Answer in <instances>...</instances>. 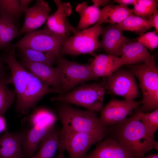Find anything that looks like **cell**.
Wrapping results in <instances>:
<instances>
[{"label":"cell","instance_id":"cell-15","mask_svg":"<svg viewBox=\"0 0 158 158\" xmlns=\"http://www.w3.org/2000/svg\"><path fill=\"white\" fill-rule=\"evenodd\" d=\"M51 8L48 3L44 0H37L35 4L28 8L25 13L24 21L19 35L35 30L47 20Z\"/></svg>","mask_w":158,"mask_h":158},{"label":"cell","instance_id":"cell-18","mask_svg":"<svg viewBox=\"0 0 158 158\" xmlns=\"http://www.w3.org/2000/svg\"><path fill=\"white\" fill-rule=\"evenodd\" d=\"M84 158H136L113 138L107 139Z\"/></svg>","mask_w":158,"mask_h":158},{"label":"cell","instance_id":"cell-39","mask_svg":"<svg viewBox=\"0 0 158 158\" xmlns=\"http://www.w3.org/2000/svg\"><path fill=\"white\" fill-rule=\"evenodd\" d=\"M5 64L4 55H2L0 52V73L6 72Z\"/></svg>","mask_w":158,"mask_h":158},{"label":"cell","instance_id":"cell-31","mask_svg":"<svg viewBox=\"0 0 158 158\" xmlns=\"http://www.w3.org/2000/svg\"><path fill=\"white\" fill-rule=\"evenodd\" d=\"M140 120L147 131L154 136L158 129V109L146 113L141 110L140 113Z\"/></svg>","mask_w":158,"mask_h":158},{"label":"cell","instance_id":"cell-29","mask_svg":"<svg viewBox=\"0 0 158 158\" xmlns=\"http://www.w3.org/2000/svg\"><path fill=\"white\" fill-rule=\"evenodd\" d=\"M157 1L138 0L133 5V13L137 16L147 17L157 11Z\"/></svg>","mask_w":158,"mask_h":158},{"label":"cell","instance_id":"cell-32","mask_svg":"<svg viewBox=\"0 0 158 158\" xmlns=\"http://www.w3.org/2000/svg\"><path fill=\"white\" fill-rule=\"evenodd\" d=\"M155 31L143 33L137 39V41L146 48L153 50L158 46V36Z\"/></svg>","mask_w":158,"mask_h":158},{"label":"cell","instance_id":"cell-24","mask_svg":"<svg viewBox=\"0 0 158 158\" xmlns=\"http://www.w3.org/2000/svg\"><path fill=\"white\" fill-rule=\"evenodd\" d=\"M59 133L54 128L42 140L37 152L30 158H52L59 149Z\"/></svg>","mask_w":158,"mask_h":158},{"label":"cell","instance_id":"cell-38","mask_svg":"<svg viewBox=\"0 0 158 158\" xmlns=\"http://www.w3.org/2000/svg\"><path fill=\"white\" fill-rule=\"evenodd\" d=\"M6 129V124L5 119L2 116L0 115V134Z\"/></svg>","mask_w":158,"mask_h":158},{"label":"cell","instance_id":"cell-21","mask_svg":"<svg viewBox=\"0 0 158 158\" xmlns=\"http://www.w3.org/2000/svg\"><path fill=\"white\" fill-rule=\"evenodd\" d=\"M23 138L6 131L0 139V158H23Z\"/></svg>","mask_w":158,"mask_h":158},{"label":"cell","instance_id":"cell-14","mask_svg":"<svg viewBox=\"0 0 158 158\" xmlns=\"http://www.w3.org/2000/svg\"><path fill=\"white\" fill-rule=\"evenodd\" d=\"M4 59L11 74L10 77L7 78L6 82L7 84H12L14 85L17 100L26 89L28 81L29 71L17 61L15 49L9 51L7 54L4 55Z\"/></svg>","mask_w":158,"mask_h":158},{"label":"cell","instance_id":"cell-5","mask_svg":"<svg viewBox=\"0 0 158 158\" xmlns=\"http://www.w3.org/2000/svg\"><path fill=\"white\" fill-rule=\"evenodd\" d=\"M55 63L59 68L61 93L66 94L76 86L97 78L90 65L79 63L58 57Z\"/></svg>","mask_w":158,"mask_h":158},{"label":"cell","instance_id":"cell-35","mask_svg":"<svg viewBox=\"0 0 158 158\" xmlns=\"http://www.w3.org/2000/svg\"><path fill=\"white\" fill-rule=\"evenodd\" d=\"M19 5L22 13H25L29 5L32 1L31 0H20Z\"/></svg>","mask_w":158,"mask_h":158},{"label":"cell","instance_id":"cell-2","mask_svg":"<svg viewBox=\"0 0 158 158\" xmlns=\"http://www.w3.org/2000/svg\"><path fill=\"white\" fill-rule=\"evenodd\" d=\"M57 111L62 128L87 133L99 142L107 134L108 126L102 123L97 112L79 109L63 103L58 107Z\"/></svg>","mask_w":158,"mask_h":158},{"label":"cell","instance_id":"cell-3","mask_svg":"<svg viewBox=\"0 0 158 158\" xmlns=\"http://www.w3.org/2000/svg\"><path fill=\"white\" fill-rule=\"evenodd\" d=\"M130 72L138 79L142 95V111L158 109V68L153 56L148 62L131 65Z\"/></svg>","mask_w":158,"mask_h":158},{"label":"cell","instance_id":"cell-7","mask_svg":"<svg viewBox=\"0 0 158 158\" xmlns=\"http://www.w3.org/2000/svg\"><path fill=\"white\" fill-rule=\"evenodd\" d=\"M101 27L98 25L79 30L62 45L59 50L60 57L68 55L77 56L92 54L99 48L98 38Z\"/></svg>","mask_w":158,"mask_h":158},{"label":"cell","instance_id":"cell-8","mask_svg":"<svg viewBox=\"0 0 158 158\" xmlns=\"http://www.w3.org/2000/svg\"><path fill=\"white\" fill-rule=\"evenodd\" d=\"M102 82L109 92L134 101L139 96L138 87L130 71L118 68L110 75L104 77Z\"/></svg>","mask_w":158,"mask_h":158},{"label":"cell","instance_id":"cell-34","mask_svg":"<svg viewBox=\"0 0 158 158\" xmlns=\"http://www.w3.org/2000/svg\"><path fill=\"white\" fill-rule=\"evenodd\" d=\"M11 19L13 20L8 16H0V36L8 22Z\"/></svg>","mask_w":158,"mask_h":158},{"label":"cell","instance_id":"cell-25","mask_svg":"<svg viewBox=\"0 0 158 158\" xmlns=\"http://www.w3.org/2000/svg\"><path fill=\"white\" fill-rule=\"evenodd\" d=\"M116 25L123 31H130L140 35L152 27L150 21L146 17L133 15L128 16Z\"/></svg>","mask_w":158,"mask_h":158},{"label":"cell","instance_id":"cell-9","mask_svg":"<svg viewBox=\"0 0 158 158\" xmlns=\"http://www.w3.org/2000/svg\"><path fill=\"white\" fill-rule=\"evenodd\" d=\"M99 142L87 133L62 128L59 133L58 150L66 151L68 158H84L90 147Z\"/></svg>","mask_w":158,"mask_h":158},{"label":"cell","instance_id":"cell-1","mask_svg":"<svg viewBox=\"0 0 158 158\" xmlns=\"http://www.w3.org/2000/svg\"><path fill=\"white\" fill-rule=\"evenodd\" d=\"M141 107L130 116L114 125V138L136 158H144L148 152L154 148L156 142L154 136L146 130L140 119Z\"/></svg>","mask_w":158,"mask_h":158},{"label":"cell","instance_id":"cell-27","mask_svg":"<svg viewBox=\"0 0 158 158\" xmlns=\"http://www.w3.org/2000/svg\"><path fill=\"white\" fill-rule=\"evenodd\" d=\"M6 72L0 73V115L4 114L12 104L14 93L7 86Z\"/></svg>","mask_w":158,"mask_h":158},{"label":"cell","instance_id":"cell-17","mask_svg":"<svg viewBox=\"0 0 158 158\" xmlns=\"http://www.w3.org/2000/svg\"><path fill=\"white\" fill-rule=\"evenodd\" d=\"M20 63L44 84L61 92L59 72L57 66L54 67L45 63H30L23 60Z\"/></svg>","mask_w":158,"mask_h":158},{"label":"cell","instance_id":"cell-36","mask_svg":"<svg viewBox=\"0 0 158 158\" xmlns=\"http://www.w3.org/2000/svg\"><path fill=\"white\" fill-rule=\"evenodd\" d=\"M138 0H114L113 1L116 2L119 5L127 6L128 5L133 6L137 2Z\"/></svg>","mask_w":158,"mask_h":158},{"label":"cell","instance_id":"cell-16","mask_svg":"<svg viewBox=\"0 0 158 158\" xmlns=\"http://www.w3.org/2000/svg\"><path fill=\"white\" fill-rule=\"evenodd\" d=\"M102 40L99 41V48L108 54L119 57L123 46L128 38L123 35V31L116 24H110L101 28Z\"/></svg>","mask_w":158,"mask_h":158},{"label":"cell","instance_id":"cell-41","mask_svg":"<svg viewBox=\"0 0 158 158\" xmlns=\"http://www.w3.org/2000/svg\"><path fill=\"white\" fill-rule=\"evenodd\" d=\"M144 158H158L157 154H152L149 155Z\"/></svg>","mask_w":158,"mask_h":158},{"label":"cell","instance_id":"cell-6","mask_svg":"<svg viewBox=\"0 0 158 158\" xmlns=\"http://www.w3.org/2000/svg\"><path fill=\"white\" fill-rule=\"evenodd\" d=\"M65 42L62 38L44 28L26 33L18 42L10 44L7 51L16 48H28L52 54L59 57L60 49Z\"/></svg>","mask_w":158,"mask_h":158},{"label":"cell","instance_id":"cell-37","mask_svg":"<svg viewBox=\"0 0 158 158\" xmlns=\"http://www.w3.org/2000/svg\"><path fill=\"white\" fill-rule=\"evenodd\" d=\"M91 1L93 3V5L98 7L99 6H103L104 7L110 4L112 1L109 0H92Z\"/></svg>","mask_w":158,"mask_h":158},{"label":"cell","instance_id":"cell-30","mask_svg":"<svg viewBox=\"0 0 158 158\" xmlns=\"http://www.w3.org/2000/svg\"><path fill=\"white\" fill-rule=\"evenodd\" d=\"M18 35L16 22L12 19L10 20L0 36V50L7 51L11 42Z\"/></svg>","mask_w":158,"mask_h":158},{"label":"cell","instance_id":"cell-4","mask_svg":"<svg viewBox=\"0 0 158 158\" xmlns=\"http://www.w3.org/2000/svg\"><path fill=\"white\" fill-rule=\"evenodd\" d=\"M106 88L104 83H83L78 87L64 94H60L51 100L72 104L96 112L103 107Z\"/></svg>","mask_w":158,"mask_h":158},{"label":"cell","instance_id":"cell-26","mask_svg":"<svg viewBox=\"0 0 158 158\" xmlns=\"http://www.w3.org/2000/svg\"><path fill=\"white\" fill-rule=\"evenodd\" d=\"M23 61L30 63H41L51 66L55 63L58 58L55 55L31 49H19Z\"/></svg>","mask_w":158,"mask_h":158},{"label":"cell","instance_id":"cell-13","mask_svg":"<svg viewBox=\"0 0 158 158\" xmlns=\"http://www.w3.org/2000/svg\"><path fill=\"white\" fill-rule=\"evenodd\" d=\"M141 104V101L112 99L100 111L99 118L104 125H114L121 121Z\"/></svg>","mask_w":158,"mask_h":158},{"label":"cell","instance_id":"cell-40","mask_svg":"<svg viewBox=\"0 0 158 158\" xmlns=\"http://www.w3.org/2000/svg\"><path fill=\"white\" fill-rule=\"evenodd\" d=\"M59 151V154L57 158H67L64 156L63 150H60Z\"/></svg>","mask_w":158,"mask_h":158},{"label":"cell","instance_id":"cell-20","mask_svg":"<svg viewBox=\"0 0 158 158\" xmlns=\"http://www.w3.org/2000/svg\"><path fill=\"white\" fill-rule=\"evenodd\" d=\"M125 65L121 57L100 54L95 56L90 66L93 73L98 78L110 75Z\"/></svg>","mask_w":158,"mask_h":158},{"label":"cell","instance_id":"cell-12","mask_svg":"<svg viewBox=\"0 0 158 158\" xmlns=\"http://www.w3.org/2000/svg\"><path fill=\"white\" fill-rule=\"evenodd\" d=\"M57 7V10L49 16L45 28H47L66 42L78 30L68 21L67 17L71 13V6L69 3L62 2L59 0H54Z\"/></svg>","mask_w":158,"mask_h":158},{"label":"cell","instance_id":"cell-10","mask_svg":"<svg viewBox=\"0 0 158 158\" xmlns=\"http://www.w3.org/2000/svg\"><path fill=\"white\" fill-rule=\"evenodd\" d=\"M56 119L40 116L29 120L32 127L23 140V151L25 156L30 157L34 154L39 143L54 128Z\"/></svg>","mask_w":158,"mask_h":158},{"label":"cell","instance_id":"cell-28","mask_svg":"<svg viewBox=\"0 0 158 158\" xmlns=\"http://www.w3.org/2000/svg\"><path fill=\"white\" fill-rule=\"evenodd\" d=\"M22 13L18 0H0V16H6L15 22Z\"/></svg>","mask_w":158,"mask_h":158},{"label":"cell","instance_id":"cell-11","mask_svg":"<svg viewBox=\"0 0 158 158\" xmlns=\"http://www.w3.org/2000/svg\"><path fill=\"white\" fill-rule=\"evenodd\" d=\"M61 92L44 84L29 71L28 84L20 98L17 101L16 108L22 114L27 113L42 97L51 93Z\"/></svg>","mask_w":158,"mask_h":158},{"label":"cell","instance_id":"cell-22","mask_svg":"<svg viewBox=\"0 0 158 158\" xmlns=\"http://www.w3.org/2000/svg\"><path fill=\"white\" fill-rule=\"evenodd\" d=\"M133 13V9L127 6L109 4L100 10L99 19L94 25L103 23L117 24Z\"/></svg>","mask_w":158,"mask_h":158},{"label":"cell","instance_id":"cell-19","mask_svg":"<svg viewBox=\"0 0 158 158\" xmlns=\"http://www.w3.org/2000/svg\"><path fill=\"white\" fill-rule=\"evenodd\" d=\"M121 58L126 65H134L149 62L152 55L137 41L128 38L123 45Z\"/></svg>","mask_w":158,"mask_h":158},{"label":"cell","instance_id":"cell-23","mask_svg":"<svg viewBox=\"0 0 158 158\" xmlns=\"http://www.w3.org/2000/svg\"><path fill=\"white\" fill-rule=\"evenodd\" d=\"M75 11L80 16L79 21L75 28L78 30L86 29L92 25H95L99 17V7L94 5L89 6L85 1L78 3Z\"/></svg>","mask_w":158,"mask_h":158},{"label":"cell","instance_id":"cell-33","mask_svg":"<svg viewBox=\"0 0 158 158\" xmlns=\"http://www.w3.org/2000/svg\"><path fill=\"white\" fill-rule=\"evenodd\" d=\"M150 21L152 27L155 29V32L157 34L158 32V11H157L153 14L147 17Z\"/></svg>","mask_w":158,"mask_h":158}]
</instances>
